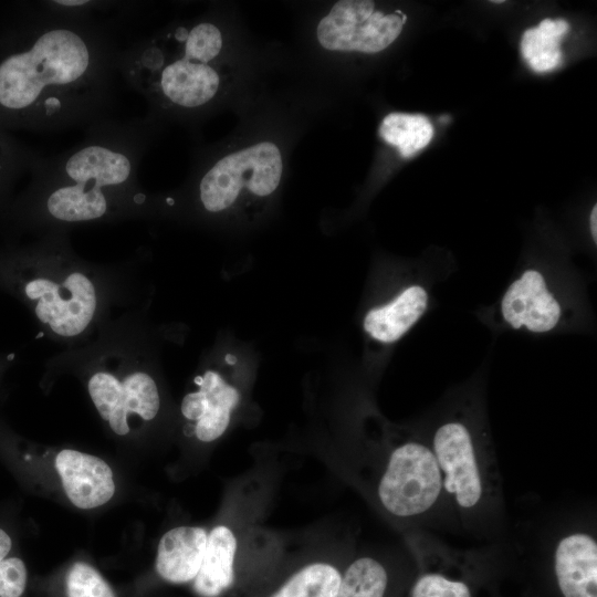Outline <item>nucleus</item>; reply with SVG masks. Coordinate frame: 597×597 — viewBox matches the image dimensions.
Instances as JSON below:
<instances>
[{"mask_svg": "<svg viewBox=\"0 0 597 597\" xmlns=\"http://www.w3.org/2000/svg\"><path fill=\"white\" fill-rule=\"evenodd\" d=\"M0 61V108L41 130L88 127L109 116L117 48L111 23L44 6Z\"/></svg>", "mask_w": 597, "mask_h": 597, "instance_id": "obj_1", "label": "nucleus"}, {"mask_svg": "<svg viewBox=\"0 0 597 597\" xmlns=\"http://www.w3.org/2000/svg\"><path fill=\"white\" fill-rule=\"evenodd\" d=\"M155 118L111 117L85 128V138L64 153L35 163L36 177L23 217L46 232L77 226L138 218L149 208L139 187L140 160L149 146Z\"/></svg>", "mask_w": 597, "mask_h": 597, "instance_id": "obj_2", "label": "nucleus"}, {"mask_svg": "<svg viewBox=\"0 0 597 597\" xmlns=\"http://www.w3.org/2000/svg\"><path fill=\"white\" fill-rule=\"evenodd\" d=\"M66 232H46L36 245L0 253V289L18 298L59 339L84 335L102 308V291L66 242Z\"/></svg>", "mask_w": 597, "mask_h": 597, "instance_id": "obj_3", "label": "nucleus"}, {"mask_svg": "<svg viewBox=\"0 0 597 597\" xmlns=\"http://www.w3.org/2000/svg\"><path fill=\"white\" fill-rule=\"evenodd\" d=\"M111 365H101L87 381L90 398L100 417L117 436L130 432V419L151 421L160 409V395L154 377L137 359L124 355L107 356Z\"/></svg>", "mask_w": 597, "mask_h": 597, "instance_id": "obj_4", "label": "nucleus"}, {"mask_svg": "<svg viewBox=\"0 0 597 597\" xmlns=\"http://www.w3.org/2000/svg\"><path fill=\"white\" fill-rule=\"evenodd\" d=\"M442 494V474L431 446L409 440L392 449L377 483L387 513L398 519L423 515Z\"/></svg>", "mask_w": 597, "mask_h": 597, "instance_id": "obj_5", "label": "nucleus"}, {"mask_svg": "<svg viewBox=\"0 0 597 597\" xmlns=\"http://www.w3.org/2000/svg\"><path fill=\"white\" fill-rule=\"evenodd\" d=\"M282 158L272 143H260L216 161L198 182V198L211 213L229 209L245 187L259 197L271 195L279 186Z\"/></svg>", "mask_w": 597, "mask_h": 597, "instance_id": "obj_6", "label": "nucleus"}, {"mask_svg": "<svg viewBox=\"0 0 597 597\" xmlns=\"http://www.w3.org/2000/svg\"><path fill=\"white\" fill-rule=\"evenodd\" d=\"M431 448L442 474L443 494L462 512L479 510L489 488L470 428L461 421L442 423L433 434Z\"/></svg>", "mask_w": 597, "mask_h": 597, "instance_id": "obj_7", "label": "nucleus"}, {"mask_svg": "<svg viewBox=\"0 0 597 597\" xmlns=\"http://www.w3.org/2000/svg\"><path fill=\"white\" fill-rule=\"evenodd\" d=\"M406 15L375 11L369 0H342L317 25V39L332 51L377 53L400 34Z\"/></svg>", "mask_w": 597, "mask_h": 597, "instance_id": "obj_8", "label": "nucleus"}, {"mask_svg": "<svg viewBox=\"0 0 597 597\" xmlns=\"http://www.w3.org/2000/svg\"><path fill=\"white\" fill-rule=\"evenodd\" d=\"M197 389L181 400L184 418L193 423L197 439L211 442L228 429L232 411L240 402L239 390L216 369H206L195 379Z\"/></svg>", "mask_w": 597, "mask_h": 597, "instance_id": "obj_9", "label": "nucleus"}, {"mask_svg": "<svg viewBox=\"0 0 597 597\" xmlns=\"http://www.w3.org/2000/svg\"><path fill=\"white\" fill-rule=\"evenodd\" d=\"M504 321L513 328L525 326L534 333L553 329L562 314L561 306L536 270L525 271L514 281L501 301Z\"/></svg>", "mask_w": 597, "mask_h": 597, "instance_id": "obj_10", "label": "nucleus"}, {"mask_svg": "<svg viewBox=\"0 0 597 597\" xmlns=\"http://www.w3.org/2000/svg\"><path fill=\"white\" fill-rule=\"evenodd\" d=\"M55 468L67 499L81 510L102 506L115 493L112 469L96 455L63 449L56 454Z\"/></svg>", "mask_w": 597, "mask_h": 597, "instance_id": "obj_11", "label": "nucleus"}, {"mask_svg": "<svg viewBox=\"0 0 597 597\" xmlns=\"http://www.w3.org/2000/svg\"><path fill=\"white\" fill-rule=\"evenodd\" d=\"M554 572L563 597H597V542L586 532L564 535L554 549Z\"/></svg>", "mask_w": 597, "mask_h": 597, "instance_id": "obj_12", "label": "nucleus"}, {"mask_svg": "<svg viewBox=\"0 0 597 597\" xmlns=\"http://www.w3.org/2000/svg\"><path fill=\"white\" fill-rule=\"evenodd\" d=\"M208 533L199 526H177L167 531L157 547L156 570L172 584L193 580L201 567Z\"/></svg>", "mask_w": 597, "mask_h": 597, "instance_id": "obj_13", "label": "nucleus"}, {"mask_svg": "<svg viewBox=\"0 0 597 597\" xmlns=\"http://www.w3.org/2000/svg\"><path fill=\"white\" fill-rule=\"evenodd\" d=\"M427 304L428 293L425 287L408 286L387 304L369 310L364 317V329L375 341L394 343L416 324Z\"/></svg>", "mask_w": 597, "mask_h": 597, "instance_id": "obj_14", "label": "nucleus"}, {"mask_svg": "<svg viewBox=\"0 0 597 597\" xmlns=\"http://www.w3.org/2000/svg\"><path fill=\"white\" fill-rule=\"evenodd\" d=\"M237 547V537L227 525L210 531L201 567L193 579L200 597H219L233 585Z\"/></svg>", "mask_w": 597, "mask_h": 597, "instance_id": "obj_15", "label": "nucleus"}, {"mask_svg": "<svg viewBox=\"0 0 597 597\" xmlns=\"http://www.w3.org/2000/svg\"><path fill=\"white\" fill-rule=\"evenodd\" d=\"M568 29L565 20L544 19L536 28L524 32L521 52L533 71L548 72L561 65V41Z\"/></svg>", "mask_w": 597, "mask_h": 597, "instance_id": "obj_16", "label": "nucleus"}, {"mask_svg": "<svg viewBox=\"0 0 597 597\" xmlns=\"http://www.w3.org/2000/svg\"><path fill=\"white\" fill-rule=\"evenodd\" d=\"M380 137L396 147L404 158L425 148L433 137L430 121L421 114L390 113L381 122Z\"/></svg>", "mask_w": 597, "mask_h": 597, "instance_id": "obj_17", "label": "nucleus"}, {"mask_svg": "<svg viewBox=\"0 0 597 597\" xmlns=\"http://www.w3.org/2000/svg\"><path fill=\"white\" fill-rule=\"evenodd\" d=\"M342 574L326 562L310 563L291 577L270 597H335Z\"/></svg>", "mask_w": 597, "mask_h": 597, "instance_id": "obj_18", "label": "nucleus"}, {"mask_svg": "<svg viewBox=\"0 0 597 597\" xmlns=\"http://www.w3.org/2000/svg\"><path fill=\"white\" fill-rule=\"evenodd\" d=\"M388 574L384 565L370 556L353 561L341 577L335 597H385Z\"/></svg>", "mask_w": 597, "mask_h": 597, "instance_id": "obj_19", "label": "nucleus"}, {"mask_svg": "<svg viewBox=\"0 0 597 597\" xmlns=\"http://www.w3.org/2000/svg\"><path fill=\"white\" fill-rule=\"evenodd\" d=\"M67 597H116L104 577L93 566L77 562L66 575Z\"/></svg>", "mask_w": 597, "mask_h": 597, "instance_id": "obj_20", "label": "nucleus"}, {"mask_svg": "<svg viewBox=\"0 0 597 597\" xmlns=\"http://www.w3.org/2000/svg\"><path fill=\"white\" fill-rule=\"evenodd\" d=\"M410 597H471V590L462 580L438 573H427L415 582Z\"/></svg>", "mask_w": 597, "mask_h": 597, "instance_id": "obj_21", "label": "nucleus"}, {"mask_svg": "<svg viewBox=\"0 0 597 597\" xmlns=\"http://www.w3.org/2000/svg\"><path fill=\"white\" fill-rule=\"evenodd\" d=\"M28 572L19 557H7L0 563V597H21L25 590Z\"/></svg>", "mask_w": 597, "mask_h": 597, "instance_id": "obj_22", "label": "nucleus"}, {"mask_svg": "<svg viewBox=\"0 0 597 597\" xmlns=\"http://www.w3.org/2000/svg\"><path fill=\"white\" fill-rule=\"evenodd\" d=\"M12 547V541L9 534L0 528V563L7 558Z\"/></svg>", "mask_w": 597, "mask_h": 597, "instance_id": "obj_23", "label": "nucleus"}, {"mask_svg": "<svg viewBox=\"0 0 597 597\" xmlns=\"http://www.w3.org/2000/svg\"><path fill=\"white\" fill-rule=\"evenodd\" d=\"M597 206L595 205L593 210H591V213H590V231H591V235L594 238V241L596 242L597 241Z\"/></svg>", "mask_w": 597, "mask_h": 597, "instance_id": "obj_24", "label": "nucleus"}, {"mask_svg": "<svg viewBox=\"0 0 597 597\" xmlns=\"http://www.w3.org/2000/svg\"><path fill=\"white\" fill-rule=\"evenodd\" d=\"M4 362H7L6 358L0 355V370L3 367Z\"/></svg>", "mask_w": 597, "mask_h": 597, "instance_id": "obj_25", "label": "nucleus"}]
</instances>
